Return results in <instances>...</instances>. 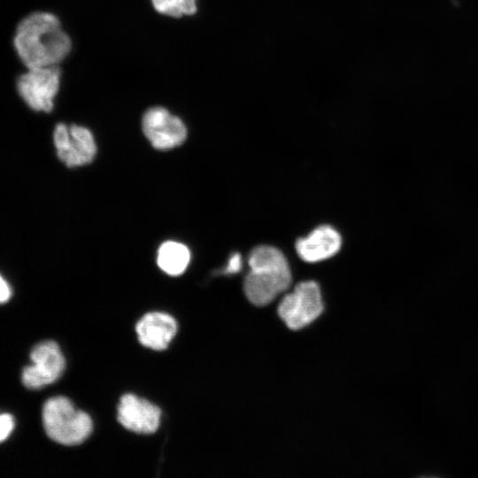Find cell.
I'll use <instances>...</instances> for the list:
<instances>
[{
	"mask_svg": "<svg viewBox=\"0 0 478 478\" xmlns=\"http://www.w3.org/2000/svg\"><path fill=\"white\" fill-rule=\"evenodd\" d=\"M14 428V420L11 414H0V443L4 441Z\"/></svg>",
	"mask_w": 478,
	"mask_h": 478,
	"instance_id": "cell-14",
	"label": "cell"
},
{
	"mask_svg": "<svg viewBox=\"0 0 478 478\" xmlns=\"http://www.w3.org/2000/svg\"><path fill=\"white\" fill-rule=\"evenodd\" d=\"M341 246L340 234L329 225L320 226L296 242L298 256L309 263L320 262L333 257L339 251Z\"/></svg>",
	"mask_w": 478,
	"mask_h": 478,
	"instance_id": "cell-10",
	"label": "cell"
},
{
	"mask_svg": "<svg viewBox=\"0 0 478 478\" xmlns=\"http://www.w3.org/2000/svg\"><path fill=\"white\" fill-rule=\"evenodd\" d=\"M12 292L10 286L5 280L0 275V304L8 301L11 297Z\"/></svg>",
	"mask_w": 478,
	"mask_h": 478,
	"instance_id": "cell-17",
	"label": "cell"
},
{
	"mask_svg": "<svg viewBox=\"0 0 478 478\" xmlns=\"http://www.w3.org/2000/svg\"><path fill=\"white\" fill-rule=\"evenodd\" d=\"M30 358L32 365L26 366L21 374L24 386L30 389H38L55 382L66 367L65 357L53 341L36 344Z\"/></svg>",
	"mask_w": 478,
	"mask_h": 478,
	"instance_id": "cell-7",
	"label": "cell"
},
{
	"mask_svg": "<svg viewBox=\"0 0 478 478\" xmlns=\"http://www.w3.org/2000/svg\"><path fill=\"white\" fill-rule=\"evenodd\" d=\"M160 409L134 394H125L118 405V420L127 430L150 435L159 427Z\"/></svg>",
	"mask_w": 478,
	"mask_h": 478,
	"instance_id": "cell-9",
	"label": "cell"
},
{
	"mask_svg": "<svg viewBox=\"0 0 478 478\" xmlns=\"http://www.w3.org/2000/svg\"><path fill=\"white\" fill-rule=\"evenodd\" d=\"M154 9L163 14L172 18L182 17L173 0H151Z\"/></svg>",
	"mask_w": 478,
	"mask_h": 478,
	"instance_id": "cell-13",
	"label": "cell"
},
{
	"mask_svg": "<svg viewBox=\"0 0 478 478\" xmlns=\"http://www.w3.org/2000/svg\"><path fill=\"white\" fill-rule=\"evenodd\" d=\"M139 342L154 351L168 347L177 332V323L169 314L154 312L143 315L135 326Z\"/></svg>",
	"mask_w": 478,
	"mask_h": 478,
	"instance_id": "cell-11",
	"label": "cell"
},
{
	"mask_svg": "<svg viewBox=\"0 0 478 478\" xmlns=\"http://www.w3.org/2000/svg\"><path fill=\"white\" fill-rule=\"evenodd\" d=\"M17 80V91L26 104L36 112H50L60 88L58 66L27 68Z\"/></svg>",
	"mask_w": 478,
	"mask_h": 478,
	"instance_id": "cell-5",
	"label": "cell"
},
{
	"mask_svg": "<svg viewBox=\"0 0 478 478\" xmlns=\"http://www.w3.org/2000/svg\"><path fill=\"white\" fill-rule=\"evenodd\" d=\"M14 50L27 68L58 66L70 53L72 41L58 18L48 12H34L17 25Z\"/></svg>",
	"mask_w": 478,
	"mask_h": 478,
	"instance_id": "cell-1",
	"label": "cell"
},
{
	"mask_svg": "<svg viewBox=\"0 0 478 478\" xmlns=\"http://www.w3.org/2000/svg\"><path fill=\"white\" fill-rule=\"evenodd\" d=\"M190 260L189 249L182 243L167 241L161 244L158 251L157 262L162 271L169 275L182 274Z\"/></svg>",
	"mask_w": 478,
	"mask_h": 478,
	"instance_id": "cell-12",
	"label": "cell"
},
{
	"mask_svg": "<svg viewBox=\"0 0 478 478\" xmlns=\"http://www.w3.org/2000/svg\"><path fill=\"white\" fill-rule=\"evenodd\" d=\"M144 135L158 150H169L181 145L187 137L182 120L160 106L148 109L142 120Z\"/></svg>",
	"mask_w": 478,
	"mask_h": 478,
	"instance_id": "cell-8",
	"label": "cell"
},
{
	"mask_svg": "<svg viewBox=\"0 0 478 478\" xmlns=\"http://www.w3.org/2000/svg\"><path fill=\"white\" fill-rule=\"evenodd\" d=\"M324 309L319 284L305 281L286 294L277 309L280 319L291 330H299L315 321Z\"/></svg>",
	"mask_w": 478,
	"mask_h": 478,
	"instance_id": "cell-4",
	"label": "cell"
},
{
	"mask_svg": "<svg viewBox=\"0 0 478 478\" xmlns=\"http://www.w3.org/2000/svg\"><path fill=\"white\" fill-rule=\"evenodd\" d=\"M250 267L243 281L247 299L256 306H265L289 289L292 275L284 254L270 245H258L248 258Z\"/></svg>",
	"mask_w": 478,
	"mask_h": 478,
	"instance_id": "cell-2",
	"label": "cell"
},
{
	"mask_svg": "<svg viewBox=\"0 0 478 478\" xmlns=\"http://www.w3.org/2000/svg\"><path fill=\"white\" fill-rule=\"evenodd\" d=\"M42 417L47 436L66 446L82 443L93 429L90 416L77 409L70 399L62 396L51 397L45 402Z\"/></svg>",
	"mask_w": 478,
	"mask_h": 478,
	"instance_id": "cell-3",
	"label": "cell"
},
{
	"mask_svg": "<svg viewBox=\"0 0 478 478\" xmlns=\"http://www.w3.org/2000/svg\"><path fill=\"white\" fill-rule=\"evenodd\" d=\"M53 141L58 158L69 167L90 163L96 153L94 136L85 127L64 123L56 125Z\"/></svg>",
	"mask_w": 478,
	"mask_h": 478,
	"instance_id": "cell-6",
	"label": "cell"
},
{
	"mask_svg": "<svg viewBox=\"0 0 478 478\" xmlns=\"http://www.w3.org/2000/svg\"><path fill=\"white\" fill-rule=\"evenodd\" d=\"M182 16L193 15L197 12V0H173Z\"/></svg>",
	"mask_w": 478,
	"mask_h": 478,
	"instance_id": "cell-15",
	"label": "cell"
},
{
	"mask_svg": "<svg viewBox=\"0 0 478 478\" xmlns=\"http://www.w3.org/2000/svg\"><path fill=\"white\" fill-rule=\"evenodd\" d=\"M242 267V258L239 253H234L231 255L226 268L223 270L224 274H235L240 271Z\"/></svg>",
	"mask_w": 478,
	"mask_h": 478,
	"instance_id": "cell-16",
	"label": "cell"
}]
</instances>
